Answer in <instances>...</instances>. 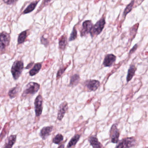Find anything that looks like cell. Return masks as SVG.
Instances as JSON below:
<instances>
[{
  "mask_svg": "<svg viewBox=\"0 0 148 148\" xmlns=\"http://www.w3.org/2000/svg\"><path fill=\"white\" fill-rule=\"evenodd\" d=\"M24 69V63L22 61H16L11 68V72L13 78L16 80L20 76Z\"/></svg>",
  "mask_w": 148,
  "mask_h": 148,
  "instance_id": "1",
  "label": "cell"
},
{
  "mask_svg": "<svg viewBox=\"0 0 148 148\" xmlns=\"http://www.w3.org/2000/svg\"><path fill=\"white\" fill-rule=\"evenodd\" d=\"M40 88V85L38 84L35 82H30L29 83L24 91L23 92V97L27 96L28 95H33L38 92Z\"/></svg>",
  "mask_w": 148,
  "mask_h": 148,
  "instance_id": "2",
  "label": "cell"
},
{
  "mask_svg": "<svg viewBox=\"0 0 148 148\" xmlns=\"http://www.w3.org/2000/svg\"><path fill=\"white\" fill-rule=\"evenodd\" d=\"M105 24L106 22L104 18H102L100 20H99L96 23V24L93 26L91 32L90 33L92 37H93L95 35L97 36L100 34L103 30Z\"/></svg>",
  "mask_w": 148,
  "mask_h": 148,
  "instance_id": "3",
  "label": "cell"
},
{
  "mask_svg": "<svg viewBox=\"0 0 148 148\" xmlns=\"http://www.w3.org/2000/svg\"><path fill=\"white\" fill-rule=\"evenodd\" d=\"M136 143V140L133 137L124 138L122 139L116 148H131L134 147Z\"/></svg>",
  "mask_w": 148,
  "mask_h": 148,
  "instance_id": "4",
  "label": "cell"
},
{
  "mask_svg": "<svg viewBox=\"0 0 148 148\" xmlns=\"http://www.w3.org/2000/svg\"><path fill=\"white\" fill-rule=\"evenodd\" d=\"M10 41V37L9 34L5 32L0 34V53H3L6 47L8 46Z\"/></svg>",
  "mask_w": 148,
  "mask_h": 148,
  "instance_id": "5",
  "label": "cell"
},
{
  "mask_svg": "<svg viewBox=\"0 0 148 148\" xmlns=\"http://www.w3.org/2000/svg\"><path fill=\"white\" fill-rule=\"evenodd\" d=\"M43 99L41 95H38L36 98L34 102L36 116L39 117L41 115L43 111Z\"/></svg>",
  "mask_w": 148,
  "mask_h": 148,
  "instance_id": "6",
  "label": "cell"
},
{
  "mask_svg": "<svg viewBox=\"0 0 148 148\" xmlns=\"http://www.w3.org/2000/svg\"><path fill=\"white\" fill-rule=\"evenodd\" d=\"M100 85V82L95 80H89L84 82V86L89 91H96Z\"/></svg>",
  "mask_w": 148,
  "mask_h": 148,
  "instance_id": "7",
  "label": "cell"
},
{
  "mask_svg": "<svg viewBox=\"0 0 148 148\" xmlns=\"http://www.w3.org/2000/svg\"><path fill=\"white\" fill-rule=\"evenodd\" d=\"M120 132L116 124H113L110 130V137L111 141L113 143H117L119 142Z\"/></svg>",
  "mask_w": 148,
  "mask_h": 148,
  "instance_id": "8",
  "label": "cell"
},
{
  "mask_svg": "<svg viewBox=\"0 0 148 148\" xmlns=\"http://www.w3.org/2000/svg\"><path fill=\"white\" fill-rule=\"evenodd\" d=\"M93 26L92 23L90 20H86L82 24V29L81 32V36L83 37L90 33Z\"/></svg>",
  "mask_w": 148,
  "mask_h": 148,
  "instance_id": "9",
  "label": "cell"
},
{
  "mask_svg": "<svg viewBox=\"0 0 148 148\" xmlns=\"http://www.w3.org/2000/svg\"><path fill=\"white\" fill-rule=\"evenodd\" d=\"M68 103L66 102H64L60 104L58 112L57 118L59 120H62L66 112L68 111Z\"/></svg>",
  "mask_w": 148,
  "mask_h": 148,
  "instance_id": "10",
  "label": "cell"
},
{
  "mask_svg": "<svg viewBox=\"0 0 148 148\" xmlns=\"http://www.w3.org/2000/svg\"><path fill=\"white\" fill-rule=\"evenodd\" d=\"M116 60V57L113 54H107L105 56L103 65L105 67H110L113 65Z\"/></svg>",
  "mask_w": 148,
  "mask_h": 148,
  "instance_id": "11",
  "label": "cell"
},
{
  "mask_svg": "<svg viewBox=\"0 0 148 148\" xmlns=\"http://www.w3.org/2000/svg\"><path fill=\"white\" fill-rule=\"evenodd\" d=\"M52 130H53V127L52 126L43 127L40 131V134H39L40 137L42 138L43 139H46L47 137L51 134Z\"/></svg>",
  "mask_w": 148,
  "mask_h": 148,
  "instance_id": "12",
  "label": "cell"
},
{
  "mask_svg": "<svg viewBox=\"0 0 148 148\" xmlns=\"http://www.w3.org/2000/svg\"><path fill=\"white\" fill-rule=\"evenodd\" d=\"M88 141L93 148H102V147L101 143L99 142L98 138L96 136H90L89 138Z\"/></svg>",
  "mask_w": 148,
  "mask_h": 148,
  "instance_id": "13",
  "label": "cell"
},
{
  "mask_svg": "<svg viewBox=\"0 0 148 148\" xmlns=\"http://www.w3.org/2000/svg\"><path fill=\"white\" fill-rule=\"evenodd\" d=\"M16 141V135H11L7 139L4 147L10 148L13 146Z\"/></svg>",
  "mask_w": 148,
  "mask_h": 148,
  "instance_id": "14",
  "label": "cell"
},
{
  "mask_svg": "<svg viewBox=\"0 0 148 148\" xmlns=\"http://www.w3.org/2000/svg\"><path fill=\"white\" fill-rule=\"evenodd\" d=\"M136 70V68L135 66L132 65L130 66V68L128 70V74H127V77H126L127 82H129L133 78Z\"/></svg>",
  "mask_w": 148,
  "mask_h": 148,
  "instance_id": "15",
  "label": "cell"
},
{
  "mask_svg": "<svg viewBox=\"0 0 148 148\" xmlns=\"http://www.w3.org/2000/svg\"><path fill=\"white\" fill-rule=\"evenodd\" d=\"M41 67H42V64L41 63H37L35 64L33 67L29 71V74L30 76H33L37 74L39 72Z\"/></svg>",
  "mask_w": 148,
  "mask_h": 148,
  "instance_id": "16",
  "label": "cell"
},
{
  "mask_svg": "<svg viewBox=\"0 0 148 148\" xmlns=\"http://www.w3.org/2000/svg\"><path fill=\"white\" fill-rule=\"evenodd\" d=\"M59 47L62 50H65L67 45V37L65 35H63L60 38L59 40Z\"/></svg>",
  "mask_w": 148,
  "mask_h": 148,
  "instance_id": "17",
  "label": "cell"
},
{
  "mask_svg": "<svg viewBox=\"0 0 148 148\" xmlns=\"http://www.w3.org/2000/svg\"><path fill=\"white\" fill-rule=\"evenodd\" d=\"M81 136L79 134L75 135V136H73L70 141L68 143L67 147L70 148V147H72V146H75L76 144L78 141H79L80 138Z\"/></svg>",
  "mask_w": 148,
  "mask_h": 148,
  "instance_id": "18",
  "label": "cell"
},
{
  "mask_svg": "<svg viewBox=\"0 0 148 148\" xmlns=\"http://www.w3.org/2000/svg\"><path fill=\"white\" fill-rule=\"evenodd\" d=\"M80 81V77L79 75L75 74L73 75L71 77L70 82V85L71 86H76Z\"/></svg>",
  "mask_w": 148,
  "mask_h": 148,
  "instance_id": "19",
  "label": "cell"
},
{
  "mask_svg": "<svg viewBox=\"0 0 148 148\" xmlns=\"http://www.w3.org/2000/svg\"><path fill=\"white\" fill-rule=\"evenodd\" d=\"M134 4V0H132L131 1L130 3L126 7L125 9L124 10V11L123 14V16H124V18H125L126 16L127 15L128 13H130L132 10Z\"/></svg>",
  "mask_w": 148,
  "mask_h": 148,
  "instance_id": "20",
  "label": "cell"
},
{
  "mask_svg": "<svg viewBox=\"0 0 148 148\" xmlns=\"http://www.w3.org/2000/svg\"><path fill=\"white\" fill-rule=\"evenodd\" d=\"M38 2H33L31 3L27 7V9L25 10L24 11V14H26L30 13L35 9V7L37 6Z\"/></svg>",
  "mask_w": 148,
  "mask_h": 148,
  "instance_id": "21",
  "label": "cell"
},
{
  "mask_svg": "<svg viewBox=\"0 0 148 148\" xmlns=\"http://www.w3.org/2000/svg\"><path fill=\"white\" fill-rule=\"evenodd\" d=\"M26 37H27V32L26 31L21 33L19 35L18 39V43L19 44L23 43L26 40Z\"/></svg>",
  "mask_w": 148,
  "mask_h": 148,
  "instance_id": "22",
  "label": "cell"
},
{
  "mask_svg": "<svg viewBox=\"0 0 148 148\" xmlns=\"http://www.w3.org/2000/svg\"><path fill=\"white\" fill-rule=\"evenodd\" d=\"M63 136L60 134H58L53 138L52 142L56 144H59L62 141H63Z\"/></svg>",
  "mask_w": 148,
  "mask_h": 148,
  "instance_id": "23",
  "label": "cell"
},
{
  "mask_svg": "<svg viewBox=\"0 0 148 148\" xmlns=\"http://www.w3.org/2000/svg\"><path fill=\"white\" fill-rule=\"evenodd\" d=\"M18 91V88L17 87H16L10 90L8 93V95L11 98H13L16 96Z\"/></svg>",
  "mask_w": 148,
  "mask_h": 148,
  "instance_id": "24",
  "label": "cell"
},
{
  "mask_svg": "<svg viewBox=\"0 0 148 148\" xmlns=\"http://www.w3.org/2000/svg\"><path fill=\"white\" fill-rule=\"evenodd\" d=\"M77 37V32L76 29L75 28H73V30H72V32L71 34L70 37L69 39V41H74L75 40Z\"/></svg>",
  "mask_w": 148,
  "mask_h": 148,
  "instance_id": "25",
  "label": "cell"
},
{
  "mask_svg": "<svg viewBox=\"0 0 148 148\" xmlns=\"http://www.w3.org/2000/svg\"><path fill=\"white\" fill-rule=\"evenodd\" d=\"M66 68H67V66L61 67V68H60L59 71L58 72L57 74V79H59L60 78V77L62 75V74L65 72Z\"/></svg>",
  "mask_w": 148,
  "mask_h": 148,
  "instance_id": "26",
  "label": "cell"
},
{
  "mask_svg": "<svg viewBox=\"0 0 148 148\" xmlns=\"http://www.w3.org/2000/svg\"><path fill=\"white\" fill-rule=\"evenodd\" d=\"M41 42L42 44H43L45 47H47L49 43L47 39L44 38L43 36H42L41 37Z\"/></svg>",
  "mask_w": 148,
  "mask_h": 148,
  "instance_id": "27",
  "label": "cell"
},
{
  "mask_svg": "<svg viewBox=\"0 0 148 148\" xmlns=\"http://www.w3.org/2000/svg\"><path fill=\"white\" fill-rule=\"evenodd\" d=\"M137 48H138V45H137V44H136L134 46V47L133 48L131 49L130 53H129V54H131L134 53L137 50Z\"/></svg>",
  "mask_w": 148,
  "mask_h": 148,
  "instance_id": "28",
  "label": "cell"
},
{
  "mask_svg": "<svg viewBox=\"0 0 148 148\" xmlns=\"http://www.w3.org/2000/svg\"><path fill=\"white\" fill-rule=\"evenodd\" d=\"M16 1V0H3L4 3L7 5H10L14 4V2Z\"/></svg>",
  "mask_w": 148,
  "mask_h": 148,
  "instance_id": "29",
  "label": "cell"
},
{
  "mask_svg": "<svg viewBox=\"0 0 148 148\" xmlns=\"http://www.w3.org/2000/svg\"><path fill=\"white\" fill-rule=\"evenodd\" d=\"M52 1V0H44V2H43V4L44 5H47L50 3L51 1Z\"/></svg>",
  "mask_w": 148,
  "mask_h": 148,
  "instance_id": "30",
  "label": "cell"
}]
</instances>
